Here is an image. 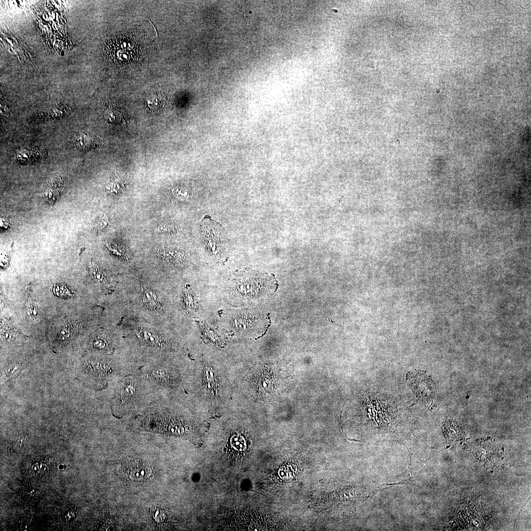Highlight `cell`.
<instances>
[{"label": "cell", "mask_w": 531, "mask_h": 531, "mask_svg": "<svg viewBox=\"0 0 531 531\" xmlns=\"http://www.w3.org/2000/svg\"><path fill=\"white\" fill-rule=\"evenodd\" d=\"M143 427L148 431L168 436L200 441L207 425L171 410H163L143 416Z\"/></svg>", "instance_id": "cell-1"}, {"label": "cell", "mask_w": 531, "mask_h": 531, "mask_svg": "<svg viewBox=\"0 0 531 531\" xmlns=\"http://www.w3.org/2000/svg\"><path fill=\"white\" fill-rule=\"evenodd\" d=\"M277 286L273 274L245 268L235 272L229 290L239 300L253 301L272 294Z\"/></svg>", "instance_id": "cell-2"}, {"label": "cell", "mask_w": 531, "mask_h": 531, "mask_svg": "<svg viewBox=\"0 0 531 531\" xmlns=\"http://www.w3.org/2000/svg\"><path fill=\"white\" fill-rule=\"evenodd\" d=\"M201 238L205 250L217 263H225L229 254V240L222 225L208 215L199 223Z\"/></svg>", "instance_id": "cell-3"}, {"label": "cell", "mask_w": 531, "mask_h": 531, "mask_svg": "<svg viewBox=\"0 0 531 531\" xmlns=\"http://www.w3.org/2000/svg\"><path fill=\"white\" fill-rule=\"evenodd\" d=\"M228 322L237 332L250 336L263 334L268 327V319L253 310H237L229 314Z\"/></svg>", "instance_id": "cell-4"}, {"label": "cell", "mask_w": 531, "mask_h": 531, "mask_svg": "<svg viewBox=\"0 0 531 531\" xmlns=\"http://www.w3.org/2000/svg\"><path fill=\"white\" fill-rule=\"evenodd\" d=\"M199 382L203 397L212 406L219 407L223 396L221 376L216 367L206 361L202 363Z\"/></svg>", "instance_id": "cell-5"}, {"label": "cell", "mask_w": 531, "mask_h": 531, "mask_svg": "<svg viewBox=\"0 0 531 531\" xmlns=\"http://www.w3.org/2000/svg\"><path fill=\"white\" fill-rule=\"evenodd\" d=\"M140 396V387L136 379L127 376L121 381L112 402V411L118 414L131 411Z\"/></svg>", "instance_id": "cell-6"}, {"label": "cell", "mask_w": 531, "mask_h": 531, "mask_svg": "<svg viewBox=\"0 0 531 531\" xmlns=\"http://www.w3.org/2000/svg\"><path fill=\"white\" fill-rule=\"evenodd\" d=\"M118 473L125 482L140 484L147 481L152 477V469L142 460L131 458L125 460L120 465Z\"/></svg>", "instance_id": "cell-7"}, {"label": "cell", "mask_w": 531, "mask_h": 531, "mask_svg": "<svg viewBox=\"0 0 531 531\" xmlns=\"http://www.w3.org/2000/svg\"><path fill=\"white\" fill-rule=\"evenodd\" d=\"M132 332L136 341L144 347L164 351L173 347L170 340L152 328L137 326L132 329Z\"/></svg>", "instance_id": "cell-8"}, {"label": "cell", "mask_w": 531, "mask_h": 531, "mask_svg": "<svg viewBox=\"0 0 531 531\" xmlns=\"http://www.w3.org/2000/svg\"><path fill=\"white\" fill-rule=\"evenodd\" d=\"M407 380L414 394L421 399L431 398L434 394V384L432 380L421 372H410Z\"/></svg>", "instance_id": "cell-9"}, {"label": "cell", "mask_w": 531, "mask_h": 531, "mask_svg": "<svg viewBox=\"0 0 531 531\" xmlns=\"http://www.w3.org/2000/svg\"><path fill=\"white\" fill-rule=\"evenodd\" d=\"M86 372L90 379L104 385L107 378L114 371L113 366L106 360L92 358L85 364Z\"/></svg>", "instance_id": "cell-10"}, {"label": "cell", "mask_w": 531, "mask_h": 531, "mask_svg": "<svg viewBox=\"0 0 531 531\" xmlns=\"http://www.w3.org/2000/svg\"><path fill=\"white\" fill-rule=\"evenodd\" d=\"M141 297L142 304L146 309L156 314L164 313L163 301L156 290L147 286H142Z\"/></svg>", "instance_id": "cell-11"}, {"label": "cell", "mask_w": 531, "mask_h": 531, "mask_svg": "<svg viewBox=\"0 0 531 531\" xmlns=\"http://www.w3.org/2000/svg\"><path fill=\"white\" fill-rule=\"evenodd\" d=\"M149 376L156 383L169 388L176 387L180 382L178 373L168 368L158 367L154 368L151 370Z\"/></svg>", "instance_id": "cell-12"}, {"label": "cell", "mask_w": 531, "mask_h": 531, "mask_svg": "<svg viewBox=\"0 0 531 531\" xmlns=\"http://www.w3.org/2000/svg\"><path fill=\"white\" fill-rule=\"evenodd\" d=\"M80 323L76 321L67 322L59 327L53 339L57 345H65L71 341L80 327Z\"/></svg>", "instance_id": "cell-13"}, {"label": "cell", "mask_w": 531, "mask_h": 531, "mask_svg": "<svg viewBox=\"0 0 531 531\" xmlns=\"http://www.w3.org/2000/svg\"><path fill=\"white\" fill-rule=\"evenodd\" d=\"M73 143L75 146L81 150H89L100 144L98 138L88 132L76 133L73 137Z\"/></svg>", "instance_id": "cell-14"}, {"label": "cell", "mask_w": 531, "mask_h": 531, "mask_svg": "<svg viewBox=\"0 0 531 531\" xmlns=\"http://www.w3.org/2000/svg\"><path fill=\"white\" fill-rule=\"evenodd\" d=\"M149 519L156 528L164 529L172 524L170 515L164 509L154 506L149 509Z\"/></svg>", "instance_id": "cell-15"}, {"label": "cell", "mask_w": 531, "mask_h": 531, "mask_svg": "<svg viewBox=\"0 0 531 531\" xmlns=\"http://www.w3.org/2000/svg\"><path fill=\"white\" fill-rule=\"evenodd\" d=\"M160 259L165 263L171 266H180L185 262L184 252L180 250L169 249L158 252Z\"/></svg>", "instance_id": "cell-16"}, {"label": "cell", "mask_w": 531, "mask_h": 531, "mask_svg": "<svg viewBox=\"0 0 531 531\" xmlns=\"http://www.w3.org/2000/svg\"><path fill=\"white\" fill-rule=\"evenodd\" d=\"M63 187V183L60 178L56 177L51 179L44 189L45 200L50 203L55 202L59 197Z\"/></svg>", "instance_id": "cell-17"}, {"label": "cell", "mask_w": 531, "mask_h": 531, "mask_svg": "<svg viewBox=\"0 0 531 531\" xmlns=\"http://www.w3.org/2000/svg\"><path fill=\"white\" fill-rule=\"evenodd\" d=\"M248 440L244 432L234 431L229 437L228 441V449L235 451L236 453H243L247 448Z\"/></svg>", "instance_id": "cell-18"}, {"label": "cell", "mask_w": 531, "mask_h": 531, "mask_svg": "<svg viewBox=\"0 0 531 531\" xmlns=\"http://www.w3.org/2000/svg\"><path fill=\"white\" fill-rule=\"evenodd\" d=\"M89 271L92 278L99 283L104 285H110L111 281L104 269L99 263L93 259L90 260L89 265Z\"/></svg>", "instance_id": "cell-19"}, {"label": "cell", "mask_w": 531, "mask_h": 531, "mask_svg": "<svg viewBox=\"0 0 531 531\" xmlns=\"http://www.w3.org/2000/svg\"><path fill=\"white\" fill-rule=\"evenodd\" d=\"M90 343L94 349L101 352L109 353L113 350V345L111 341L103 333L94 335L91 338Z\"/></svg>", "instance_id": "cell-20"}, {"label": "cell", "mask_w": 531, "mask_h": 531, "mask_svg": "<svg viewBox=\"0 0 531 531\" xmlns=\"http://www.w3.org/2000/svg\"><path fill=\"white\" fill-rule=\"evenodd\" d=\"M183 302L184 306L187 312L190 315L196 314L198 308V303L196 296L192 290L187 287L184 290L183 293Z\"/></svg>", "instance_id": "cell-21"}, {"label": "cell", "mask_w": 531, "mask_h": 531, "mask_svg": "<svg viewBox=\"0 0 531 531\" xmlns=\"http://www.w3.org/2000/svg\"><path fill=\"white\" fill-rule=\"evenodd\" d=\"M53 292L54 295L61 298L69 297L72 295L70 289L64 284L55 285Z\"/></svg>", "instance_id": "cell-22"}, {"label": "cell", "mask_w": 531, "mask_h": 531, "mask_svg": "<svg viewBox=\"0 0 531 531\" xmlns=\"http://www.w3.org/2000/svg\"><path fill=\"white\" fill-rule=\"evenodd\" d=\"M108 220V218L106 215L100 214L95 217L92 222V226L95 229H101L107 225Z\"/></svg>", "instance_id": "cell-23"}, {"label": "cell", "mask_w": 531, "mask_h": 531, "mask_svg": "<svg viewBox=\"0 0 531 531\" xmlns=\"http://www.w3.org/2000/svg\"><path fill=\"white\" fill-rule=\"evenodd\" d=\"M106 189L109 193L118 194L122 189L121 182L116 179L111 180L107 184Z\"/></svg>", "instance_id": "cell-24"}, {"label": "cell", "mask_w": 531, "mask_h": 531, "mask_svg": "<svg viewBox=\"0 0 531 531\" xmlns=\"http://www.w3.org/2000/svg\"><path fill=\"white\" fill-rule=\"evenodd\" d=\"M27 312L30 317L34 319L37 318L38 309L37 305L31 300H29L27 302Z\"/></svg>", "instance_id": "cell-25"}, {"label": "cell", "mask_w": 531, "mask_h": 531, "mask_svg": "<svg viewBox=\"0 0 531 531\" xmlns=\"http://www.w3.org/2000/svg\"><path fill=\"white\" fill-rule=\"evenodd\" d=\"M148 105L153 109H157L161 107V97L159 95H154L147 99Z\"/></svg>", "instance_id": "cell-26"}, {"label": "cell", "mask_w": 531, "mask_h": 531, "mask_svg": "<svg viewBox=\"0 0 531 531\" xmlns=\"http://www.w3.org/2000/svg\"><path fill=\"white\" fill-rule=\"evenodd\" d=\"M157 231L161 233H171L175 231V226L169 222H164L158 226Z\"/></svg>", "instance_id": "cell-27"}]
</instances>
